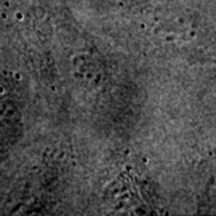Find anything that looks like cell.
<instances>
[{"instance_id":"1","label":"cell","mask_w":216,"mask_h":216,"mask_svg":"<svg viewBox=\"0 0 216 216\" xmlns=\"http://www.w3.org/2000/svg\"><path fill=\"white\" fill-rule=\"evenodd\" d=\"M14 80H17V81H21L23 80V73L21 72H13V76H11Z\"/></svg>"},{"instance_id":"2","label":"cell","mask_w":216,"mask_h":216,"mask_svg":"<svg viewBox=\"0 0 216 216\" xmlns=\"http://www.w3.org/2000/svg\"><path fill=\"white\" fill-rule=\"evenodd\" d=\"M14 17H15L17 21H24V13L23 11H15Z\"/></svg>"},{"instance_id":"3","label":"cell","mask_w":216,"mask_h":216,"mask_svg":"<svg viewBox=\"0 0 216 216\" xmlns=\"http://www.w3.org/2000/svg\"><path fill=\"white\" fill-rule=\"evenodd\" d=\"M72 62H73V65H75V66H81V65H83V61H81L79 56L73 58V59H72Z\"/></svg>"},{"instance_id":"4","label":"cell","mask_w":216,"mask_h":216,"mask_svg":"<svg viewBox=\"0 0 216 216\" xmlns=\"http://www.w3.org/2000/svg\"><path fill=\"white\" fill-rule=\"evenodd\" d=\"M93 77H94V72H86V73H84V79H86V80H93Z\"/></svg>"},{"instance_id":"5","label":"cell","mask_w":216,"mask_h":216,"mask_svg":"<svg viewBox=\"0 0 216 216\" xmlns=\"http://www.w3.org/2000/svg\"><path fill=\"white\" fill-rule=\"evenodd\" d=\"M93 80H94V83H100V81H101V75H100V73H94Z\"/></svg>"},{"instance_id":"6","label":"cell","mask_w":216,"mask_h":216,"mask_svg":"<svg viewBox=\"0 0 216 216\" xmlns=\"http://www.w3.org/2000/svg\"><path fill=\"white\" fill-rule=\"evenodd\" d=\"M188 35H190V39H194L196 37V31H195V30H191L190 32H188Z\"/></svg>"},{"instance_id":"7","label":"cell","mask_w":216,"mask_h":216,"mask_svg":"<svg viewBox=\"0 0 216 216\" xmlns=\"http://www.w3.org/2000/svg\"><path fill=\"white\" fill-rule=\"evenodd\" d=\"M7 93V90H6V87L4 86H0V96H4Z\"/></svg>"},{"instance_id":"8","label":"cell","mask_w":216,"mask_h":216,"mask_svg":"<svg viewBox=\"0 0 216 216\" xmlns=\"http://www.w3.org/2000/svg\"><path fill=\"white\" fill-rule=\"evenodd\" d=\"M146 28H147V26H146L145 23H140V24H139V30H140V31H145Z\"/></svg>"},{"instance_id":"9","label":"cell","mask_w":216,"mask_h":216,"mask_svg":"<svg viewBox=\"0 0 216 216\" xmlns=\"http://www.w3.org/2000/svg\"><path fill=\"white\" fill-rule=\"evenodd\" d=\"M125 170H127V171H133V167L131 164H127L125 166Z\"/></svg>"},{"instance_id":"10","label":"cell","mask_w":216,"mask_h":216,"mask_svg":"<svg viewBox=\"0 0 216 216\" xmlns=\"http://www.w3.org/2000/svg\"><path fill=\"white\" fill-rule=\"evenodd\" d=\"M176 23H178V24H184V18H182V17H178L177 20H176Z\"/></svg>"},{"instance_id":"11","label":"cell","mask_w":216,"mask_h":216,"mask_svg":"<svg viewBox=\"0 0 216 216\" xmlns=\"http://www.w3.org/2000/svg\"><path fill=\"white\" fill-rule=\"evenodd\" d=\"M176 37H173V35H168V37H166V41H174Z\"/></svg>"},{"instance_id":"12","label":"cell","mask_w":216,"mask_h":216,"mask_svg":"<svg viewBox=\"0 0 216 216\" xmlns=\"http://www.w3.org/2000/svg\"><path fill=\"white\" fill-rule=\"evenodd\" d=\"M3 6H4L6 9H9V7L11 6V3H10V1H4V4H3Z\"/></svg>"},{"instance_id":"13","label":"cell","mask_w":216,"mask_h":216,"mask_svg":"<svg viewBox=\"0 0 216 216\" xmlns=\"http://www.w3.org/2000/svg\"><path fill=\"white\" fill-rule=\"evenodd\" d=\"M75 77H76V79H81L83 76H81V73H77L76 72V73H75Z\"/></svg>"},{"instance_id":"14","label":"cell","mask_w":216,"mask_h":216,"mask_svg":"<svg viewBox=\"0 0 216 216\" xmlns=\"http://www.w3.org/2000/svg\"><path fill=\"white\" fill-rule=\"evenodd\" d=\"M51 91H53V93H55V91H56V87H55V86H51Z\"/></svg>"}]
</instances>
